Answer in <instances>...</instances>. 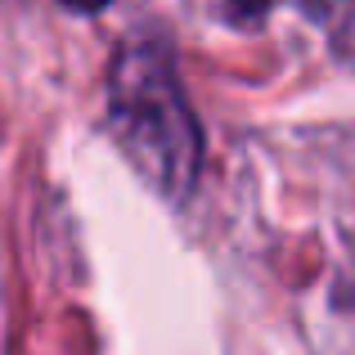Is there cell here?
Returning a JSON list of instances; mask_svg holds the SVG:
<instances>
[{"instance_id":"7a4b0ae2","label":"cell","mask_w":355,"mask_h":355,"mask_svg":"<svg viewBox=\"0 0 355 355\" xmlns=\"http://www.w3.org/2000/svg\"><path fill=\"white\" fill-rule=\"evenodd\" d=\"M68 9H77V14H99V9L108 5V0H63Z\"/></svg>"},{"instance_id":"6da1fadb","label":"cell","mask_w":355,"mask_h":355,"mask_svg":"<svg viewBox=\"0 0 355 355\" xmlns=\"http://www.w3.org/2000/svg\"><path fill=\"white\" fill-rule=\"evenodd\" d=\"M108 130L130 166L162 198L184 202L193 193L202 166V130L162 41L135 36L117 50L108 68Z\"/></svg>"}]
</instances>
